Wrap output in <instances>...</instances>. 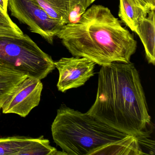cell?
<instances>
[{
	"mask_svg": "<svg viewBox=\"0 0 155 155\" xmlns=\"http://www.w3.org/2000/svg\"><path fill=\"white\" fill-rule=\"evenodd\" d=\"M34 139L23 136L0 138V155H19L21 150Z\"/></svg>",
	"mask_w": 155,
	"mask_h": 155,
	"instance_id": "5bb4252c",
	"label": "cell"
},
{
	"mask_svg": "<svg viewBox=\"0 0 155 155\" xmlns=\"http://www.w3.org/2000/svg\"><path fill=\"white\" fill-rule=\"evenodd\" d=\"M59 73L57 87L66 92L83 86L94 75L96 63L85 58H62L54 62Z\"/></svg>",
	"mask_w": 155,
	"mask_h": 155,
	"instance_id": "52a82bcc",
	"label": "cell"
},
{
	"mask_svg": "<svg viewBox=\"0 0 155 155\" xmlns=\"http://www.w3.org/2000/svg\"><path fill=\"white\" fill-rule=\"evenodd\" d=\"M78 1L81 11L84 12L91 5L90 0H78Z\"/></svg>",
	"mask_w": 155,
	"mask_h": 155,
	"instance_id": "e0dca14e",
	"label": "cell"
},
{
	"mask_svg": "<svg viewBox=\"0 0 155 155\" xmlns=\"http://www.w3.org/2000/svg\"><path fill=\"white\" fill-rule=\"evenodd\" d=\"M8 0H0V8L5 13H8Z\"/></svg>",
	"mask_w": 155,
	"mask_h": 155,
	"instance_id": "ac0fdd59",
	"label": "cell"
},
{
	"mask_svg": "<svg viewBox=\"0 0 155 155\" xmlns=\"http://www.w3.org/2000/svg\"><path fill=\"white\" fill-rule=\"evenodd\" d=\"M67 155L63 151H58L50 144L49 140L43 136L34 138L25 147L19 155Z\"/></svg>",
	"mask_w": 155,
	"mask_h": 155,
	"instance_id": "4fadbf2b",
	"label": "cell"
},
{
	"mask_svg": "<svg viewBox=\"0 0 155 155\" xmlns=\"http://www.w3.org/2000/svg\"><path fill=\"white\" fill-rule=\"evenodd\" d=\"M23 31L10 18L8 13L0 8V37H21Z\"/></svg>",
	"mask_w": 155,
	"mask_h": 155,
	"instance_id": "9a60e30c",
	"label": "cell"
},
{
	"mask_svg": "<svg viewBox=\"0 0 155 155\" xmlns=\"http://www.w3.org/2000/svg\"><path fill=\"white\" fill-rule=\"evenodd\" d=\"M148 136L137 137L129 135L119 140L106 144L91 152L90 155H142L144 139Z\"/></svg>",
	"mask_w": 155,
	"mask_h": 155,
	"instance_id": "ba28073f",
	"label": "cell"
},
{
	"mask_svg": "<svg viewBox=\"0 0 155 155\" xmlns=\"http://www.w3.org/2000/svg\"><path fill=\"white\" fill-rule=\"evenodd\" d=\"M8 7L12 16L50 44L64 25L49 16L35 0H8Z\"/></svg>",
	"mask_w": 155,
	"mask_h": 155,
	"instance_id": "5b68a950",
	"label": "cell"
},
{
	"mask_svg": "<svg viewBox=\"0 0 155 155\" xmlns=\"http://www.w3.org/2000/svg\"><path fill=\"white\" fill-rule=\"evenodd\" d=\"M73 57L102 66L130 62L137 48L133 35L107 7L93 5L77 21L62 26L56 35Z\"/></svg>",
	"mask_w": 155,
	"mask_h": 155,
	"instance_id": "7a4b0ae2",
	"label": "cell"
},
{
	"mask_svg": "<svg viewBox=\"0 0 155 155\" xmlns=\"http://www.w3.org/2000/svg\"><path fill=\"white\" fill-rule=\"evenodd\" d=\"M96 0H90V3L91 4H92V3L96 1Z\"/></svg>",
	"mask_w": 155,
	"mask_h": 155,
	"instance_id": "d6986e66",
	"label": "cell"
},
{
	"mask_svg": "<svg viewBox=\"0 0 155 155\" xmlns=\"http://www.w3.org/2000/svg\"><path fill=\"white\" fill-rule=\"evenodd\" d=\"M28 77L18 72L0 71V105L2 106L14 88Z\"/></svg>",
	"mask_w": 155,
	"mask_h": 155,
	"instance_id": "7c38bea8",
	"label": "cell"
},
{
	"mask_svg": "<svg viewBox=\"0 0 155 155\" xmlns=\"http://www.w3.org/2000/svg\"><path fill=\"white\" fill-rule=\"evenodd\" d=\"M155 10H151L139 24L135 32L138 35L145 49L149 64H155Z\"/></svg>",
	"mask_w": 155,
	"mask_h": 155,
	"instance_id": "30bf717a",
	"label": "cell"
},
{
	"mask_svg": "<svg viewBox=\"0 0 155 155\" xmlns=\"http://www.w3.org/2000/svg\"><path fill=\"white\" fill-rule=\"evenodd\" d=\"M143 8L148 13L150 11L155 10V0H136Z\"/></svg>",
	"mask_w": 155,
	"mask_h": 155,
	"instance_id": "2e32d148",
	"label": "cell"
},
{
	"mask_svg": "<svg viewBox=\"0 0 155 155\" xmlns=\"http://www.w3.org/2000/svg\"><path fill=\"white\" fill-rule=\"evenodd\" d=\"M148 13L136 0H120L118 16L121 21L135 32Z\"/></svg>",
	"mask_w": 155,
	"mask_h": 155,
	"instance_id": "8fae6325",
	"label": "cell"
},
{
	"mask_svg": "<svg viewBox=\"0 0 155 155\" xmlns=\"http://www.w3.org/2000/svg\"><path fill=\"white\" fill-rule=\"evenodd\" d=\"M2 106L0 105V113H1V110Z\"/></svg>",
	"mask_w": 155,
	"mask_h": 155,
	"instance_id": "ffe728a7",
	"label": "cell"
},
{
	"mask_svg": "<svg viewBox=\"0 0 155 155\" xmlns=\"http://www.w3.org/2000/svg\"><path fill=\"white\" fill-rule=\"evenodd\" d=\"M51 56L26 34L0 37V71L18 72L42 80L55 68Z\"/></svg>",
	"mask_w": 155,
	"mask_h": 155,
	"instance_id": "277c9868",
	"label": "cell"
},
{
	"mask_svg": "<svg viewBox=\"0 0 155 155\" xmlns=\"http://www.w3.org/2000/svg\"><path fill=\"white\" fill-rule=\"evenodd\" d=\"M87 113L128 135L149 136L151 117L134 64L115 62L101 66L96 100Z\"/></svg>",
	"mask_w": 155,
	"mask_h": 155,
	"instance_id": "6da1fadb",
	"label": "cell"
},
{
	"mask_svg": "<svg viewBox=\"0 0 155 155\" xmlns=\"http://www.w3.org/2000/svg\"><path fill=\"white\" fill-rule=\"evenodd\" d=\"M43 87L41 80L27 77L11 92L2 106V113L27 117L39 104Z\"/></svg>",
	"mask_w": 155,
	"mask_h": 155,
	"instance_id": "8992f818",
	"label": "cell"
},
{
	"mask_svg": "<svg viewBox=\"0 0 155 155\" xmlns=\"http://www.w3.org/2000/svg\"><path fill=\"white\" fill-rule=\"evenodd\" d=\"M52 18L63 23L70 22V17L76 10L81 12L78 0H35Z\"/></svg>",
	"mask_w": 155,
	"mask_h": 155,
	"instance_id": "9c48e42d",
	"label": "cell"
},
{
	"mask_svg": "<svg viewBox=\"0 0 155 155\" xmlns=\"http://www.w3.org/2000/svg\"><path fill=\"white\" fill-rule=\"evenodd\" d=\"M51 130L54 142L68 155H90L102 146L130 135L65 105L57 110Z\"/></svg>",
	"mask_w": 155,
	"mask_h": 155,
	"instance_id": "3957f363",
	"label": "cell"
}]
</instances>
